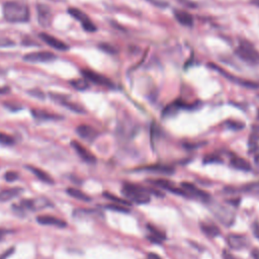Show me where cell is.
Instances as JSON below:
<instances>
[{
	"label": "cell",
	"instance_id": "6da1fadb",
	"mask_svg": "<svg viewBox=\"0 0 259 259\" xmlns=\"http://www.w3.org/2000/svg\"><path fill=\"white\" fill-rule=\"evenodd\" d=\"M121 192L128 201H133L138 204H145V203L150 202V200H151L150 192H153L159 196H164V194L161 193L160 191H155L153 189L145 188L143 186L127 183V182L122 185Z\"/></svg>",
	"mask_w": 259,
	"mask_h": 259
},
{
	"label": "cell",
	"instance_id": "7a4b0ae2",
	"mask_svg": "<svg viewBox=\"0 0 259 259\" xmlns=\"http://www.w3.org/2000/svg\"><path fill=\"white\" fill-rule=\"evenodd\" d=\"M29 9L26 4L8 1L3 5V16L11 23H23L29 20Z\"/></svg>",
	"mask_w": 259,
	"mask_h": 259
},
{
	"label": "cell",
	"instance_id": "3957f363",
	"mask_svg": "<svg viewBox=\"0 0 259 259\" xmlns=\"http://www.w3.org/2000/svg\"><path fill=\"white\" fill-rule=\"evenodd\" d=\"M235 53L245 63L250 65H259V52L250 41L241 40Z\"/></svg>",
	"mask_w": 259,
	"mask_h": 259
},
{
	"label": "cell",
	"instance_id": "277c9868",
	"mask_svg": "<svg viewBox=\"0 0 259 259\" xmlns=\"http://www.w3.org/2000/svg\"><path fill=\"white\" fill-rule=\"evenodd\" d=\"M42 200H35V199H22L18 203H14L12 205V209L15 211V213L18 214H24L26 211H31V210H36L38 208L46 207L49 202H41Z\"/></svg>",
	"mask_w": 259,
	"mask_h": 259
},
{
	"label": "cell",
	"instance_id": "5b68a950",
	"mask_svg": "<svg viewBox=\"0 0 259 259\" xmlns=\"http://www.w3.org/2000/svg\"><path fill=\"white\" fill-rule=\"evenodd\" d=\"M68 12L73 18H75L77 21H79L81 23L84 30H86L88 32H93L96 30V26L92 22V20L89 18V16L86 13H84L83 11H81L80 9H78L76 7H70L68 9Z\"/></svg>",
	"mask_w": 259,
	"mask_h": 259
},
{
	"label": "cell",
	"instance_id": "8992f818",
	"mask_svg": "<svg viewBox=\"0 0 259 259\" xmlns=\"http://www.w3.org/2000/svg\"><path fill=\"white\" fill-rule=\"evenodd\" d=\"M209 67L212 68L213 70H217L221 75H223L225 78H227L228 80L236 83V84H239L241 86H244V87H248V88H259V83L257 82H254V81H251V80H246V79H243V78H239V77H236L234 75H232L231 73L227 72L226 70L220 68L219 66H217L215 64H211L209 63Z\"/></svg>",
	"mask_w": 259,
	"mask_h": 259
},
{
	"label": "cell",
	"instance_id": "52a82bcc",
	"mask_svg": "<svg viewBox=\"0 0 259 259\" xmlns=\"http://www.w3.org/2000/svg\"><path fill=\"white\" fill-rule=\"evenodd\" d=\"M82 75L84 76V78L87 81H91L94 84L100 85V86H104V87H109L112 88L113 87V83L111 82L110 79H108L107 77L94 72L92 70H88V69H83L82 70Z\"/></svg>",
	"mask_w": 259,
	"mask_h": 259
},
{
	"label": "cell",
	"instance_id": "ba28073f",
	"mask_svg": "<svg viewBox=\"0 0 259 259\" xmlns=\"http://www.w3.org/2000/svg\"><path fill=\"white\" fill-rule=\"evenodd\" d=\"M56 59H57V56L55 54L47 51L32 52L23 57V60L29 63H45V62L54 61Z\"/></svg>",
	"mask_w": 259,
	"mask_h": 259
},
{
	"label": "cell",
	"instance_id": "9c48e42d",
	"mask_svg": "<svg viewBox=\"0 0 259 259\" xmlns=\"http://www.w3.org/2000/svg\"><path fill=\"white\" fill-rule=\"evenodd\" d=\"M50 96L54 101L62 104L63 106L67 107L68 109H70L76 113H85V109L81 105H79L73 101H70L69 98L65 95H61L58 93H51Z\"/></svg>",
	"mask_w": 259,
	"mask_h": 259
},
{
	"label": "cell",
	"instance_id": "30bf717a",
	"mask_svg": "<svg viewBox=\"0 0 259 259\" xmlns=\"http://www.w3.org/2000/svg\"><path fill=\"white\" fill-rule=\"evenodd\" d=\"M149 182H151L152 184L164 189V190H167L171 193H174L176 195H181V196H184V197H188L186 191L183 189V188H178V187H175L170 181L168 180H165V179H150Z\"/></svg>",
	"mask_w": 259,
	"mask_h": 259
},
{
	"label": "cell",
	"instance_id": "8fae6325",
	"mask_svg": "<svg viewBox=\"0 0 259 259\" xmlns=\"http://www.w3.org/2000/svg\"><path fill=\"white\" fill-rule=\"evenodd\" d=\"M181 188H183L186 191L188 197H195V198H198V199L204 200V201L209 200L208 193H206L205 191L196 187L194 184H192L190 182H182Z\"/></svg>",
	"mask_w": 259,
	"mask_h": 259
},
{
	"label": "cell",
	"instance_id": "7c38bea8",
	"mask_svg": "<svg viewBox=\"0 0 259 259\" xmlns=\"http://www.w3.org/2000/svg\"><path fill=\"white\" fill-rule=\"evenodd\" d=\"M71 146L84 162L89 164L96 163V157L89 150H87L82 144H80L77 141H71Z\"/></svg>",
	"mask_w": 259,
	"mask_h": 259
},
{
	"label": "cell",
	"instance_id": "4fadbf2b",
	"mask_svg": "<svg viewBox=\"0 0 259 259\" xmlns=\"http://www.w3.org/2000/svg\"><path fill=\"white\" fill-rule=\"evenodd\" d=\"M36 12H37V20L39 24L44 27H48L52 21V12L48 5L39 3L36 5Z\"/></svg>",
	"mask_w": 259,
	"mask_h": 259
},
{
	"label": "cell",
	"instance_id": "5bb4252c",
	"mask_svg": "<svg viewBox=\"0 0 259 259\" xmlns=\"http://www.w3.org/2000/svg\"><path fill=\"white\" fill-rule=\"evenodd\" d=\"M39 37L49 47H51L53 49H56L58 51H67L69 49V46L67 44H65L61 39H59V38H57V37H55V36H53L49 33L41 32V33H39Z\"/></svg>",
	"mask_w": 259,
	"mask_h": 259
},
{
	"label": "cell",
	"instance_id": "9a60e30c",
	"mask_svg": "<svg viewBox=\"0 0 259 259\" xmlns=\"http://www.w3.org/2000/svg\"><path fill=\"white\" fill-rule=\"evenodd\" d=\"M76 133L78 134V136L87 141V142H93L99 135V133L91 125L88 124H80L77 126L76 128Z\"/></svg>",
	"mask_w": 259,
	"mask_h": 259
},
{
	"label": "cell",
	"instance_id": "2e32d148",
	"mask_svg": "<svg viewBox=\"0 0 259 259\" xmlns=\"http://www.w3.org/2000/svg\"><path fill=\"white\" fill-rule=\"evenodd\" d=\"M36 222L44 226H53V227H57V228H66L67 227L66 221L59 219L57 217H54V215H49V214L38 215L36 218Z\"/></svg>",
	"mask_w": 259,
	"mask_h": 259
},
{
	"label": "cell",
	"instance_id": "e0dca14e",
	"mask_svg": "<svg viewBox=\"0 0 259 259\" xmlns=\"http://www.w3.org/2000/svg\"><path fill=\"white\" fill-rule=\"evenodd\" d=\"M247 238L239 234H230L227 237L228 245L233 249H243L247 245Z\"/></svg>",
	"mask_w": 259,
	"mask_h": 259
},
{
	"label": "cell",
	"instance_id": "ac0fdd59",
	"mask_svg": "<svg viewBox=\"0 0 259 259\" xmlns=\"http://www.w3.org/2000/svg\"><path fill=\"white\" fill-rule=\"evenodd\" d=\"M173 13L174 17L180 24L185 26H191L193 24V16L187 11L182 9H175Z\"/></svg>",
	"mask_w": 259,
	"mask_h": 259
},
{
	"label": "cell",
	"instance_id": "d6986e66",
	"mask_svg": "<svg viewBox=\"0 0 259 259\" xmlns=\"http://www.w3.org/2000/svg\"><path fill=\"white\" fill-rule=\"evenodd\" d=\"M31 114L33 115L34 118L40 119V120H60L63 118L61 115H58L46 110H41V109H32Z\"/></svg>",
	"mask_w": 259,
	"mask_h": 259
},
{
	"label": "cell",
	"instance_id": "ffe728a7",
	"mask_svg": "<svg viewBox=\"0 0 259 259\" xmlns=\"http://www.w3.org/2000/svg\"><path fill=\"white\" fill-rule=\"evenodd\" d=\"M26 168H27L36 178H38V179L41 180L42 182L48 183V184H53V183H54L53 178H52L47 172H45L44 170H41V169H39V168H37V167L31 166V165H27Z\"/></svg>",
	"mask_w": 259,
	"mask_h": 259
},
{
	"label": "cell",
	"instance_id": "44dd1931",
	"mask_svg": "<svg viewBox=\"0 0 259 259\" xmlns=\"http://www.w3.org/2000/svg\"><path fill=\"white\" fill-rule=\"evenodd\" d=\"M22 188L21 187H13V188H8V189H4L0 191V201L4 202V201H8L16 196H18L21 192H22Z\"/></svg>",
	"mask_w": 259,
	"mask_h": 259
},
{
	"label": "cell",
	"instance_id": "7402d4cb",
	"mask_svg": "<svg viewBox=\"0 0 259 259\" xmlns=\"http://www.w3.org/2000/svg\"><path fill=\"white\" fill-rule=\"evenodd\" d=\"M231 165L239 170L242 171H250L251 170V165L248 161H246L245 159H243L242 157H238V156H234L233 158H231Z\"/></svg>",
	"mask_w": 259,
	"mask_h": 259
},
{
	"label": "cell",
	"instance_id": "603a6c76",
	"mask_svg": "<svg viewBox=\"0 0 259 259\" xmlns=\"http://www.w3.org/2000/svg\"><path fill=\"white\" fill-rule=\"evenodd\" d=\"M200 230L202 231L203 234H205L206 236H208L210 238H214V237L219 236L221 233L220 229L215 225L210 224V223H204V222L200 224Z\"/></svg>",
	"mask_w": 259,
	"mask_h": 259
},
{
	"label": "cell",
	"instance_id": "cb8c5ba5",
	"mask_svg": "<svg viewBox=\"0 0 259 259\" xmlns=\"http://www.w3.org/2000/svg\"><path fill=\"white\" fill-rule=\"evenodd\" d=\"M143 169L148 170V171H154V172H158V173H163V174H172L175 169L171 166L168 165H161V164H156V165H149L144 167Z\"/></svg>",
	"mask_w": 259,
	"mask_h": 259
},
{
	"label": "cell",
	"instance_id": "d4e9b609",
	"mask_svg": "<svg viewBox=\"0 0 259 259\" xmlns=\"http://www.w3.org/2000/svg\"><path fill=\"white\" fill-rule=\"evenodd\" d=\"M148 230L149 232L151 233L150 236H148V239L151 241V242H154V243H161L163 240H165L166 236L164 233H162L160 230L154 228L153 226L151 225H148Z\"/></svg>",
	"mask_w": 259,
	"mask_h": 259
},
{
	"label": "cell",
	"instance_id": "484cf974",
	"mask_svg": "<svg viewBox=\"0 0 259 259\" xmlns=\"http://www.w3.org/2000/svg\"><path fill=\"white\" fill-rule=\"evenodd\" d=\"M67 193L70 196H72L73 198L81 200V201H90L91 200V197L89 195H87L83 191H81V190H79L77 188H74V187L67 188Z\"/></svg>",
	"mask_w": 259,
	"mask_h": 259
},
{
	"label": "cell",
	"instance_id": "4316f807",
	"mask_svg": "<svg viewBox=\"0 0 259 259\" xmlns=\"http://www.w3.org/2000/svg\"><path fill=\"white\" fill-rule=\"evenodd\" d=\"M237 191H241V192H248V193H259V181L258 182H252L249 184H246L244 186H242L240 188V190L238 189Z\"/></svg>",
	"mask_w": 259,
	"mask_h": 259
},
{
	"label": "cell",
	"instance_id": "83f0119b",
	"mask_svg": "<svg viewBox=\"0 0 259 259\" xmlns=\"http://www.w3.org/2000/svg\"><path fill=\"white\" fill-rule=\"evenodd\" d=\"M103 196L111 201H113L114 203H118V204H121V205H125V206H130L131 205V202L127 200V199H122V198H119L109 192H104L103 193Z\"/></svg>",
	"mask_w": 259,
	"mask_h": 259
},
{
	"label": "cell",
	"instance_id": "f1b7e54d",
	"mask_svg": "<svg viewBox=\"0 0 259 259\" xmlns=\"http://www.w3.org/2000/svg\"><path fill=\"white\" fill-rule=\"evenodd\" d=\"M71 85L77 89V90H80V91H83V90H86L88 88V82L86 79H76V80H72L71 82Z\"/></svg>",
	"mask_w": 259,
	"mask_h": 259
},
{
	"label": "cell",
	"instance_id": "f546056e",
	"mask_svg": "<svg viewBox=\"0 0 259 259\" xmlns=\"http://www.w3.org/2000/svg\"><path fill=\"white\" fill-rule=\"evenodd\" d=\"M104 207L107 208V209H110V210L118 211V212H128V211H130V209H128L125 205H121V204H118V203L105 204Z\"/></svg>",
	"mask_w": 259,
	"mask_h": 259
},
{
	"label": "cell",
	"instance_id": "4dcf8cb0",
	"mask_svg": "<svg viewBox=\"0 0 259 259\" xmlns=\"http://www.w3.org/2000/svg\"><path fill=\"white\" fill-rule=\"evenodd\" d=\"M15 140L13 137L4 134V133H0V144L4 145V146H12L14 145Z\"/></svg>",
	"mask_w": 259,
	"mask_h": 259
},
{
	"label": "cell",
	"instance_id": "1f68e13d",
	"mask_svg": "<svg viewBox=\"0 0 259 259\" xmlns=\"http://www.w3.org/2000/svg\"><path fill=\"white\" fill-rule=\"evenodd\" d=\"M99 48H100V50H102L103 52H106V53H108V54H114V53H116V49H115L113 46H111V45H109V44H106V42L100 44V45H99Z\"/></svg>",
	"mask_w": 259,
	"mask_h": 259
},
{
	"label": "cell",
	"instance_id": "d6a6232c",
	"mask_svg": "<svg viewBox=\"0 0 259 259\" xmlns=\"http://www.w3.org/2000/svg\"><path fill=\"white\" fill-rule=\"evenodd\" d=\"M226 124H228V127L233 128V130H241L244 127V123L240 122V121H234V120H229L226 122Z\"/></svg>",
	"mask_w": 259,
	"mask_h": 259
},
{
	"label": "cell",
	"instance_id": "836d02e7",
	"mask_svg": "<svg viewBox=\"0 0 259 259\" xmlns=\"http://www.w3.org/2000/svg\"><path fill=\"white\" fill-rule=\"evenodd\" d=\"M4 178L9 181V182H12L14 180H16L18 178V173L15 172V171H8L5 173L4 175Z\"/></svg>",
	"mask_w": 259,
	"mask_h": 259
},
{
	"label": "cell",
	"instance_id": "e575fe53",
	"mask_svg": "<svg viewBox=\"0 0 259 259\" xmlns=\"http://www.w3.org/2000/svg\"><path fill=\"white\" fill-rule=\"evenodd\" d=\"M147 1L150 2L151 4H153L154 6H157L160 8L168 6V2L166 0H147Z\"/></svg>",
	"mask_w": 259,
	"mask_h": 259
},
{
	"label": "cell",
	"instance_id": "d590c367",
	"mask_svg": "<svg viewBox=\"0 0 259 259\" xmlns=\"http://www.w3.org/2000/svg\"><path fill=\"white\" fill-rule=\"evenodd\" d=\"M203 162L204 163H217V162H221V159H220V157H218L215 155H208V156L204 157Z\"/></svg>",
	"mask_w": 259,
	"mask_h": 259
},
{
	"label": "cell",
	"instance_id": "8d00e7d4",
	"mask_svg": "<svg viewBox=\"0 0 259 259\" xmlns=\"http://www.w3.org/2000/svg\"><path fill=\"white\" fill-rule=\"evenodd\" d=\"M10 46H14V42L9 39V38H3L0 37V48H5V47H10Z\"/></svg>",
	"mask_w": 259,
	"mask_h": 259
},
{
	"label": "cell",
	"instance_id": "74e56055",
	"mask_svg": "<svg viewBox=\"0 0 259 259\" xmlns=\"http://www.w3.org/2000/svg\"><path fill=\"white\" fill-rule=\"evenodd\" d=\"M252 229H253V234H254V236L259 240V223L254 222V223H253V226H252Z\"/></svg>",
	"mask_w": 259,
	"mask_h": 259
},
{
	"label": "cell",
	"instance_id": "f35d334b",
	"mask_svg": "<svg viewBox=\"0 0 259 259\" xmlns=\"http://www.w3.org/2000/svg\"><path fill=\"white\" fill-rule=\"evenodd\" d=\"M222 257H223V259H236V258L233 256V254H231L228 250H223V252H222Z\"/></svg>",
	"mask_w": 259,
	"mask_h": 259
},
{
	"label": "cell",
	"instance_id": "ab89813d",
	"mask_svg": "<svg viewBox=\"0 0 259 259\" xmlns=\"http://www.w3.org/2000/svg\"><path fill=\"white\" fill-rule=\"evenodd\" d=\"M13 251H14V248H10L9 250H6L3 254L0 255V259H6L7 257H9L13 253Z\"/></svg>",
	"mask_w": 259,
	"mask_h": 259
},
{
	"label": "cell",
	"instance_id": "60d3db41",
	"mask_svg": "<svg viewBox=\"0 0 259 259\" xmlns=\"http://www.w3.org/2000/svg\"><path fill=\"white\" fill-rule=\"evenodd\" d=\"M29 94L30 95H32V96H36L37 98H41V99H44V94H42V92H40V91H37V90H32V91H29Z\"/></svg>",
	"mask_w": 259,
	"mask_h": 259
},
{
	"label": "cell",
	"instance_id": "b9f144b4",
	"mask_svg": "<svg viewBox=\"0 0 259 259\" xmlns=\"http://www.w3.org/2000/svg\"><path fill=\"white\" fill-rule=\"evenodd\" d=\"M251 256L253 259H259V249L255 248L251 251Z\"/></svg>",
	"mask_w": 259,
	"mask_h": 259
},
{
	"label": "cell",
	"instance_id": "7bdbcfd3",
	"mask_svg": "<svg viewBox=\"0 0 259 259\" xmlns=\"http://www.w3.org/2000/svg\"><path fill=\"white\" fill-rule=\"evenodd\" d=\"M147 259H162L159 255H157L156 253H149L147 255Z\"/></svg>",
	"mask_w": 259,
	"mask_h": 259
},
{
	"label": "cell",
	"instance_id": "ee69618b",
	"mask_svg": "<svg viewBox=\"0 0 259 259\" xmlns=\"http://www.w3.org/2000/svg\"><path fill=\"white\" fill-rule=\"evenodd\" d=\"M9 91H10V89H9V87H7V86L0 87V94H6V93H8Z\"/></svg>",
	"mask_w": 259,
	"mask_h": 259
},
{
	"label": "cell",
	"instance_id": "f6af8a7d",
	"mask_svg": "<svg viewBox=\"0 0 259 259\" xmlns=\"http://www.w3.org/2000/svg\"><path fill=\"white\" fill-rule=\"evenodd\" d=\"M7 233H9V231H8V230H5V229H0V241H2V240H3L4 236H5Z\"/></svg>",
	"mask_w": 259,
	"mask_h": 259
},
{
	"label": "cell",
	"instance_id": "bcb514c9",
	"mask_svg": "<svg viewBox=\"0 0 259 259\" xmlns=\"http://www.w3.org/2000/svg\"><path fill=\"white\" fill-rule=\"evenodd\" d=\"M254 162H255L256 166H257V167H259V154L255 156V158H254Z\"/></svg>",
	"mask_w": 259,
	"mask_h": 259
},
{
	"label": "cell",
	"instance_id": "7dc6e473",
	"mask_svg": "<svg viewBox=\"0 0 259 259\" xmlns=\"http://www.w3.org/2000/svg\"><path fill=\"white\" fill-rule=\"evenodd\" d=\"M251 3L259 7V0H252V1H251Z\"/></svg>",
	"mask_w": 259,
	"mask_h": 259
}]
</instances>
